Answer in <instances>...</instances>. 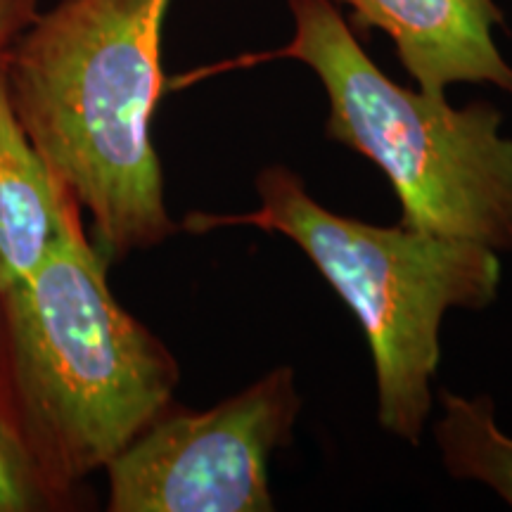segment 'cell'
Segmentation results:
<instances>
[{
    "instance_id": "obj_1",
    "label": "cell",
    "mask_w": 512,
    "mask_h": 512,
    "mask_svg": "<svg viewBox=\"0 0 512 512\" xmlns=\"http://www.w3.org/2000/svg\"><path fill=\"white\" fill-rule=\"evenodd\" d=\"M171 0H60L5 53L12 107L107 259L176 235L155 119Z\"/></svg>"
},
{
    "instance_id": "obj_2",
    "label": "cell",
    "mask_w": 512,
    "mask_h": 512,
    "mask_svg": "<svg viewBox=\"0 0 512 512\" xmlns=\"http://www.w3.org/2000/svg\"><path fill=\"white\" fill-rule=\"evenodd\" d=\"M112 261L76 211L24 285L5 292V408L55 489L83 484L174 403L181 368L114 297Z\"/></svg>"
},
{
    "instance_id": "obj_3",
    "label": "cell",
    "mask_w": 512,
    "mask_h": 512,
    "mask_svg": "<svg viewBox=\"0 0 512 512\" xmlns=\"http://www.w3.org/2000/svg\"><path fill=\"white\" fill-rule=\"evenodd\" d=\"M259 209L192 211L181 230L256 228L294 242L354 313L373 354L377 422L418 446L430 420L432 380L441 361V323L451 309L482 311L498 299L501 254L470 240L373 226L325 209L304 178L268 164L254 178Z\"/></svg>"
},
{
    "instance_id": "obj_4",
    "label": "cell",
    "mask_w": 512,
    "mask_h": 512,
    "mask_svg": "<svg viewBox=\"0 0 512 512\" xmlns=\"http://www.w3.org/2000/svg\"><path fill=\"white\" fill-rule=\"evenodd\" d=\"M294 36L275 53L323 83L325 138L370 159L401 204V226L512 252V138L503 112L477 100L451 107L394 83L370 60L330 0H290Z\"/></svg>"
},
{
    "instance_id": "obj_5",
    "label": "cell",
    "mask_w": 512,
    "mask_h": 512,
    "mask_svg": "<svg viewBox=\"0 0 512 512\" xmlns=\"http://www.w3.org/2000/svg\"><path fill=\"white\" fill-rule=\"evenodd\" d=\"M302 413L294 368L204 411L169 403L107 472L110 512H271L268 467Z\"/></svg>"
},
{
    "instance_id": "obj_6",
    "label": "cell",
    "mask_w": 512,
    "mask_h": 512,
    "mask_svg": "<svg viewBox=\"0 0 512 512\" xmlns=\"http://www.w3.org/2000/svg\"><path fill=\"white\" fill-rule=\"evenodd\" d=\"M354 10L361 31L380 29L420 91L446 95L451 83H491L512 95V67L494 31L503 12L494 0H337Z\"/></svg>"
},
{
    "instance_id": "obj_7",
    "label": "cell",
    "mask_w": 512,
    "mask_h": 512,
    "mask_svg": "<svg viewBox=\"0 0 512 512\" xmlns=\"http://www.w3.org/2000/svg\"><path fill=\"white\" fill-rule=\"evenodd\" d=\"M81 211L57 181L12 107L0 57V285L15 290L34 275Z\"/></svg>"
},
{
    "instance_id": "obj_8",
    "label": "cell",
    "mask_w": 512,
    "mask_h": 512,
    "mask_svg": "<svg viewBox=\"0 0 512 512\" xmlns=\"http://www.w3.org/2000/svg\"><path fill=\"white\" fill-rule=\"evenodd\" d=\"M437 401L441 418L432 437L446 475L484 484L512 510V437L498 425L491 394L463 396L441 387Z\"/></svg>"
},
{
    "instance_id": "obj_9",
    "label": "cell",
    "mask_w": 512,
    "mask_h": 512,
    "mask_svg": "<svg viewBox=\"0 0 512 512\" xmlns=\"http://www.w3.org/2000/svg\"><path fill=\"white\" fill-rule=\"evenodd\" d=\"M81 505L62 494L31 458L12 420L0 411V512H64Z\"/></svg>"
},
{
    "instance_id": "obj_10",
    "label": "cell",
    "mask_w": 512,
    "mask_h": 512,
    "mask_svg": "<svg viewBox=\"0 0 512 512\" xmlns=\"http://www.w3.org/2000/svg\"><path fill=\"white\" fill-rule=\"evenodd\" d=\"M41 10V0H0V57Z\"/></svg>"
},
{
    "instance_id": "obj_11",
    "label": "cell",
    "mask_w": 512,
    "mask_h": 512,
    "mask_svg": "<svg viewBox=\"0 0 512 512\" xmlns=\"http://www.w3.org/2000/svg\"><path fill=\"white\" fill-rule=\"evenodd\" d=\"M3 344H5V290L0 285V411L8 415L5 408V375H3ZM10 418V415H8Z\"/></svg>"
}]
</instances>
